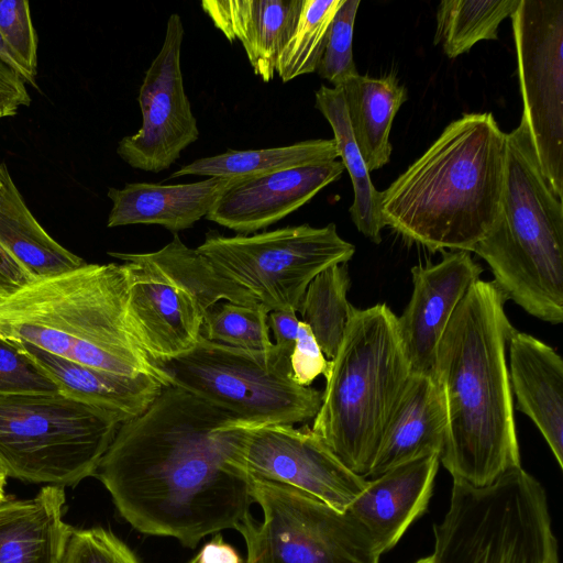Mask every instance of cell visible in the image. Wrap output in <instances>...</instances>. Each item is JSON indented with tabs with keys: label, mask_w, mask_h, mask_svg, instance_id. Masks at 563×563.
<instances>
[{
	"label": "cell",
	"mask_w": 563,
	"mask_h": 563,
	"mask_svg": "<svg viewBox=\"0 0 563 563\" xmlns=\"http://www.w3.org/2000/svg\"><path fill=\"white\" fill-rule=\"evenodd\" d=\"M246 427L167 385L143 412L120 423L95 476L134 529L194 548L251 514L250 479L240 465Z\"/></svg>",
	"instance_id": "1"
},
{
	"label": "cell",
	"mask_w": 563,
	"mask_h": 563,
	"mask_svg": "<svg viewBox=\"0 0 563 563\" xmlns=\"http://www.w3.org/2000/svg\"><path fill=\"white\" fill-rule=\"evenodd\" d=\"M506 301L493 282H475L445 328L432 369L448 416L440 463L453 482L474 488L521 467L506 357L515 328Z\"/></svg>",
	"instance_id": "2"
},
{
	"label": "cell",
	"mask_w": 563,
	"mask_h": 563,
	"mask_svg": "<svg viewBox=\"0 0 563 563\" xmlns=\"http://www.w3.org/2000/svg\"><path fill=\"white\" fill-rule=\"evenodd\" d=\"M505 155L493 113L463 114L380 191L385 225L432 252L471 253L497 221Z\"/></svg>",
	"instance_id": "3"
},
{
	"label": "cell",
	"mask_w": 563,
	"mask_h": 563,
	"mask_svg": "<svg viewBox=\"0 0 563 563\" xmlns=\"http://www.w3.org/2000/svg\"><path fill=\"white\" fill-rule=\"evenodd\" d=\"M0 336L114 374L168 383L135 335L122 264H88L34 279L0 301Z\"/></svg>",
	"instance_id": "4"
},
{
	"label": "cell",
	"mask_w": 563,
	"mask_h": 563,
	"mask_svg": "<svg viewBox=\"0 0 563 563\" xmlns=\"http://www.w3.org/2000/svg\"><path fill=\"white\" fill-rule=\"evenodd\" d=\"M543 175L522 122L506 133L500 210L471 251L506 300L552 324L563 321V203Z\"/></svg>",
	"instance_id": "5"
},
{
	"label": "cell",
	"mask_w": 563,
	"mask_h": 563,
	"mask_svg": "<svg viewBox=\"0 0 563 563\" xmlns=\"http://www.w3.org/2000/svg\"><path fill=\"white\" fill-rule=\"evenodd\" d=\"M330 361L310 429L347 468L365 478L411 374L396 314L386 303L354 308Z\"/></svg>",
	"instance_id": "6"
},
{
	"label": "cell",
	"mask_w": 563,
	"mask_h": 563,
	"mask_svg": "<svg viewBox=\"0 0 563 563\" xmlns=\"http://www.w3.org/2000/svg\"><path fill=\"white\" fill-rule=\"evenodd\" d=\"M109 255L123 261L128 318L153 362L190 351L201 335L207 311L218 302L258 303L177 233L154 252Z\"/></svg>",
	"instance_id": "7"
},
{
	"label": "cell",
	"mask_w": 563,
	"mask_h": 563,
	"mask_svg": "<svg viewBox=\"0 0 563 563\" xmlns=\"http://www.w3.org/2000/svg\"><path fill=\"white\" fill-rule=\"evenodd\" d=\"M433 534L432 563H560L545 489L522 467L484 488L453 482Z\"/></svg>",
	"instance_id": "8"
},
{
	"label": "cell",
	"mask_w": 563,
	"mask_h": 563,
	"mask_svg": "<svg viewBox=\"0 0 563 563\" xmlns=\"http://www.w3.org/2000/svg\"><path fill=\"white\" fill-rule=\"evenodd\" d=\"M125 419L60 393L0 395V468L65 488L95 475Z\"/></svg>",
	"instance_id": "9"
},
{
	"label": "cell",
	"mask_w": 563,
	"mask_h": 563,
	"mask_svg": "<svg viewBox=\"0 0 563 563\" xmlns=\"http://www.w3.org/2000/svg\"><path fill=\"white\" fill-rule=\"evenodd\" d=\"M290 352L218 344L199 336L175 358L154 361L168 385L217 406L249 427L306 422L317 415L322 393L291 377Z\"/></svg>",
	"instance_id": "10"
},
{
	"label": "cell",
	"mask_w": 563,
	"mask_h": 563,
	"mask_svg": "<svg viewBox=\"0 0 563 563\" xmlns=\"http://www.w3.org/2000/svg\"><path fill=\"white\" fill-rule=\"evenodd\" d=\"M196 250L269 311L295 312L311 280L330 266L346 264L355 252L334 223L322 228L289 225L234 236L210 231Z\"/></svg>",
	"instance_id": "11"
},
{
	"label": "cell",
	"mask_w": 563,
	"mask_h": 563,
	"mask_svg": "<svg viewBox=\"0 0 563 563\" xmlns=\"http://www.w3.org/2000/svg\"><path fill=\"white\" fill-rule=\"evenodd\" d=\"M249 479L263 519L250 514L235 528L246 544L245 563H379L371 537L347 511L287 484Z\"/></svg>",
	"instance_id": "12"
},
{
	"label": "cell",
	"mask_w": 563,
	"mask_h": 563,
	"mask_svg": "<svg viewBox=\"0 0 563 563\" xmlns=\"http://www.w3.org/2000/svg\"><path fill=\"white\" fill-rule=\"evenodd\" d=\"M510 18L521 122L543 175L563 198V0H519Z\"/></svg>",
	"instance_id": "13"
},
{
	"label": "cell",
	"mask_w": 563,
	"mask_h": 563,
	"mask_svg": "<svg viewBox=\"0 0 563 563\" xmlns=\"http://www.w3.org/2000/svg\"><path fill=\"white\" fill-rule=\"evenodd\" d=\"M183 38L181 18L172 13L163 45L140 87L137 100L142 125L136 133L119 141L117 147L120 158L135 169L165 170L199 137L198 122L184 87L180 66Z\"/></svg>",
	"instance_id": "14"
},
{
	"label": "cell",
	"mask_w": 563,
	"mask_h": 563,
	"mask_svg": "<svg viewBox=\"0 0 563 563\" xmlns=\"http://www.w3.org/2000/svg\"><path fill=\"white\" fill-rule=\"evenodd\" d=\"M240 465L250 476L287 484L340 511H345L367 485L307 426H247Z\"/></svg>",
	"instance_id": "15"
},
{
	"label": "cell",
	"mask_w": 563,
	"mask_h": 563,
	"mask_svg": "<svg viewBox=\"0 0 563 563\" xmlns=\"http://www.w3.org/2000/svg\"><path fill=\"white\" fill-rule=\"evenodd\" d=\"M442 260L411 268L413 290L400 317L399 335L411 372L432 374L438 344L456 307L483 267L466 251H441Z\"/></svg>",
	"instance_id": "16"
},
{
	"label": "cell",
	"mask_w": 563,
	"mask_h": 563,
	"mask_svg": "<svg viewBox=\"0 0 563 563\" xmlns=\"http://www.w3.org/2000/svg\"><path fill=\"white\" fill-rule=\"evenodd\" d=\"M341 161L323 162L272 174L242 177L206 216L238 234L263 230L309 202L344 172Z\"/></svg>",
	"instance_id": "17"
},
{
	"label": "cell",
	"mask_w": 563,
	"mask_h": 563,
	"mask_svg": "<svg viewBox=\"0 0 563 563\" xmlns=\"http://www.w3.org/2000/svg\"><path fill=\"white\" fill-rule=\"evenodd\" d=\"M439 465L438 453L397 465L367 481L345 510L368 533L380 555L427 510Z\"/></svg>",
	"instance_id": "18"
},
{
	"label": "cell",
	"mask_w": 563,
	"mask_h": 563,
	"mask_svg": "<svg viewBox=\"0 0 563 563\" xmlns=\"http://www.w3.org/2000/svg\"><path fill=\"white\" fill-rule=\"evenodd\" d=\"M507 350L517 409L533 421L562 468L563 361L553 347L516 329L509 336Z\"/></svg>",
	"instance_id": "19"
},
{
	"label": "cell",
	"mask_w": 563,
	"mask_h": 563,
	"mask_svg": "<svg viewBox=\"0 0 563 563\" xmlns=\"http://www.w3.org/2000/svg\"><path fill=\"white\" fill-rule=\"evenodd\" d=\"M242 177L207 179L176 185L130 183L109 188L112 208L108 228L158 224L176 234L209 213L221 196Z\"/></svg>",
	"instance_id": "20"
},
{
	"label": "cell",
	"mask_w": 563,
	"mask_h": 563,
	"mask_svg": "<svg viewBox=\"0 0 563 563\" xmlns=\"http://www.w3.org/2000/svg\"><path fill=\"white\" fill-rule=\"evenodd\" d=\"M448 416L442 390L432 374L411 372L386 427L368 476L421 455L441 454Z\"/></svg>",
	"instance_id": "21"
},
{
	"label": "cell",
	"mask_w": 563,
	"mask_h": 563,
	"mask_svg": "<svg viewBox=\"0 0 563 563\" xmlns=\"http://www.w3.org/2000/svg\"><path fill=\"white\" fill-rule=\"evenodd\" d=\"M303 0H203L201 8L229 42L239 41L253 71L264 82L289 40Z\"/></svg>",
	"instance_id": "22"
},
{
	"label": "cell",
	"mask_w": 563,
	"mask_h": 563,
	"mask_svg": "<svg viewBox=\"0 0 563 563\" xmlns=\"http://www.w3.org/2000/svg\"><path fill=\"white\" fill-rule=\"evenodd\" d=\"M65 492L43 486L25 499L0 503V563H65L73 531L64 519Z\"/></svg>",
	"instance_id": "23"
},
{
	"label": "cell",
	"mask_w": 563,
	"mask_h": 563,
	"mask_svg": "<svg viewBox=\"0 0 563 563\" xmlns=\"http://www.w3.org/2000/svg\"><path fill=\"white\" fill-rule=\"evenodd\" d=\"M15 343L56 384L62 395L115 412L125 420L143 412L167 386L150 375L131 377L100 371L29 343Z\"/></svg>",
	"instance_id": "24"
},
{
	"label": "cell",
	"mask_w": 563,
	"mask_h": 563,
	"mask_svg": "<svg viewBox=\"0 0 563 563\" xmlns=\"http://www.w3.org/2000/svg\"><path fill=\"white\" fill-rule=\"evenodd\" d=\"M355 143L368 172L390 159L393 120L406 101V88L394 76L356 75L341 86Z\"/></svg>",
	"instance_id": "25"
},
{
	"label": "cell",
	"mask_w": 563,
	"mask_h": 563,
	"mask_svg": "<svg viewBox=\"0 0 563 563\" xmlns=\"http://www.w3.org/2000/svg\"><path fill=\"white\" fill-rule=\"evenodd\" d=\"M0 244L34 279L75 269L86 262L56 242L26 207L1 163Z\"/></svg>",
	"instance_id": "26"
},
{
	"label": "cell",
	"mask_w": 563,
	"mask_h": 563,
	"mask_svg": "<svg viewBox=\"0 0 563 563\" xmlns=\"http://www.w3.org/2000/svg\"><path fill=\"white\" fill-rule=\"evenodd\" d=\"M314 107L331 125L339 157L352 181L354 199L350 207L351 219L364 236L378 244L382 241L380 232L386 227L380 213V191L374 187L353 137L342 88L322 85L314 93Z\"/></svg>",
	"instance_id": "27"
},
{
	"label": "cell",
	"mask_w": 563,
	"mask_h": 563,
	"mask_svg": "<svg viewBox=\"0 0 563 563\" xmlns=\"http://www.w3.org/2000/svg\"><path fill=\"white\" fill-rule=\"evenodd\" d=\"M339 158L334 140H307L290 145L261 150H228L183 165L169 179L180 176L221 178L251 177Z\"/></svg>",
	"instance_id": "28"
},
{
	"label": "cell",
	"mask_w": 563,
	"mask_h": 563,
	"mask_svg": "<svg viewBox=\"0 0 563 563\" xmlns=\"http://www.w3.org/2000/svg\"><path fill=\"white\" fill-rule=\"evenodd\" d=\"M349 287L346 265L330 266L308 285L298 311L330 360L339 350L354 309L346 298Z\"/></svg>",
	"instance_id": "29"
},
{
	"label": "cell",
	"mask_w": 563,
	"mask_h": 563,
	"mask_svg": "<svg viewBox=\"0 0 563 563\" xmlns=\"http://www.w3.org/2000/svg\"><path fill=\"white\" fill-rule=\"evenodd\" d=\"M519 0H443L437 10L433 43L455 58L476 43L497 40L499 24L512 14Z\"/></svg>",
	"instance_id": "30"
},
{
	"label": "cell",
	"mask_w": 563,
	"mask_h": 563,
	"mask_svg": "<svg viewBox=\"0 0 563 563\" xmlns=\"http://www.w3.org/2000/svg\"><path fill=\"white\" fill-rule=\"evenodd\" d=\"M342 2L303 0L297 24L276 63V74L283 82L317 71L332 20Z\"/></svg>",
	"instance_id": "31"
},
{
	"label": "cell",
	"mask_w": 563,
	"mask_h": 563,
	"mask_svg": "<svg viewBox=\"0 0 563 563\" xmlns=\"http://www.w3.org/2000/svg\"><path fill=\"white\" fill-rule=\"evenodd\" d=\"M268 312L261 303L249 306L222 300L207 311L201 335L228 346L268 350L274 345L267 324Z\"/></svg>",
	"instance_id": "32"
},
{
	"label": "cell",
	"mask_w": 563,
	"mask_h": 563,
	"mask_svg": "<svg viewBox=\"0 0 563 563\" xmlns=\"http://www.w3.org/2000/svg\"><path fill=\"white\" fill-rule=\"evenodd\" d=\"M360 0H343L332 20L317 73L333 87L358 75L353 58V31Z\"/></svg>",
	"instance_id": "33"
},
{
	"label": "cell",
	"mask_w": 563,
	"mask_h": 563,
	"mask_svg": "<svg viewBox=\"0 0 563 563\" xmlns=\"http://www.w3.org/2000/svg\"><path fill=\"white\" fill-rule=\"evenodd\" d=\"M55 393L46 373L15 342L0 336V395Z\"/></svg>",
	"instance_id": "34"
},
{
	"label": "cell",
	"mask_w": 563,
	"mask_h": 563,
	"mask_svg": "<svg viewBox=\"0 0 563 563\" xmlns=\"http://www.w3.org/2000/svg\"><path fill=\"white\" fill-rule=\"evenodd\" d=\"M65 563H140L134 553L103 528L73 529Z\"/></svg>",
	"instance_id": "35"
},
{
	"label": "cell",
	"mask_w": 563,
	"mask_h": 563,
	"mask_svg": "<svg viewBox=\"0 0 563 563\" xmlns=\"http://www.w3.org/2000/svg\"><path fill=\"white\" fill-rule=\"evenodd\" d=\"M0 34L14 54L36 76L37 36L25 0H0Z\"/></svg>",
	"instance_id": "36"
},
{
	"label": "cell",
	"mask_w": 563,
	"mask_h": 563,
	"mask_svg": "<svg viewBox=\"0 0 563 563\" xmlns=\"http://www.w3.org/2000/svg\"><path fill=\"white\" fill-rule=\"evenodd\" d=\"M291 377L300 386L309 387L320 375L328 376V361L310 328L299 321L298 332L290 354Z\"/></svg>",
	"instance_id": "37"
},
{
	"label": "cell",
	"mask_w": 563,
	"mask_h": 563,
	"mask_svg": "<svg viewBox=\"0 0 563 563\" xmlns=\"http://www.w3.org/2000/svg\"><path fill=\"white\" fill-rule=\"evenodd\" d=\"M23 78L0 59V119L14 117L20 107H29L31 97Z\"/></svg>",
	"instance_id": "38"
},
{
	"label": "cell",
	"mask_w": 563,
	"mask_h": 563,
	"mask_svg": "<svg viewBox=\"0 0 563 563\" xmlns=\"http://www.w3.org/2000/svg\"><path fill=\"white\" fill-rule=\"evenodd\" d=\"M32 280L31 274L0 244V296L5 298Z\"/></svg>",
	"instance_id": "39"
},
{
	"label": "cell",
	"mask_w": 563,
	"mask_h": 563,
	"mask_svg": "<svg viewBox=\"0 0 563 563\" xmlns=\"http://www.w3.org/2000/svg\"><path fill=\"white\" fill-rule=\"evenodd\" d=\"M299 319L297 312L292 310H273L268 312L267 324L273 333L274 344L292 352Z\"/></svg>",
	"instance_id": "40"
},
{
	"label": "cell",
	"mask_w": 563,
	"mask_h": 563,
	"mask_svg": "<svg viewBox=\"0 0 563 563\" xmlns=\"http://www.w3.org/2000/svg\"><path fill=\"white\" fill-rule=\"evenodd\" d=\"M200 563H242L238 552L216 534L198 553Z\"/></svg>",
	"instance_id": "41"
},
{
	"label": "cell",
	"mask_w": 563,
	"mask_h": 563,
	"mask_svg": "<svg viewBox=\"0 0 563 563\" xmlns=\"http://www.w3.org/2000/svg\"><path fill=\"white\" fill-rule=\"evenodd\" d=\"M0 59L9 65L12 69H14L23 80L37 88V84L35 81V75H33L26 65L14 54V52L9 47V45L3 40L0 34Z\"/></svg>",
	"instance_id": "42"
},
{
	"label": "cell",
	"mask_w": 563,
	"mask_h": 563,
	"mask_svg": "<svg viewBox=\"0 0 563 563\" xmlns=\"http://www.w3.org/2000/svg\"><path fill=\"white\" fill-rule=\"evenodd\" d=\"M7 475L0 468V503L5 498L4 495V486L7 482Z\"/></svg>",
	"instance_id": "43"
},
{
	"label": "cell",
	"mask_w": 563,
	"mask_h": 563,
	"mask_svg": "<svg viewBox=\"0 0 563 563\" xmlns=\"http://www.w3.org/2000/svg\"><path fill=\"white\" fill-rule=\"evenodd\" d=\"M415 563H432L431 556L429 555V556L422 558Z\"/></svg>",
	"instance_id": "44"
},
{
	"label": "cell",
	"mask_w": 563,
	"mask_h": 563,
	"mask_svg": "<svg viewBox=\"0 0 563 563\" xmlns=\"http://www.w3.org/2000/svg\"><path fill=\"white\" fill-rule=\"evenodd\" d=\"M188 563H200L199 554L194 556Z\"/></svg>",
	"instance_id": "45"
},
{
	"label": "cell",
	"mask_w": 563,
	"mask_h": 563,
	"mask_svg": "<svg viewBox=\"0 0 563 563\" xmlns=\"http://www.w3.org/2000/svg\"><path fill=\"white\" fill-rule=\"evenodd\" d=\"M0 168H1V163H0ZM2 179H1V174H0V195H1V191H2Z\"/></svg>",
	"instance_id": "46"
},
{
	"label": "cell",
	"mask_w": 563,
	"mask_h": 563,
	"mask_svg": "<svg viewBox=\"0 0 563 563\" xmlns=\"http://www.w3.org/2000/svg\"><path fill=\"white\" fill-rule=\"evenodd\" d=\"M3 298L0 296V301L2 300Z\"/></svg>",
	"instance_id": "47"
}]
</instances>
